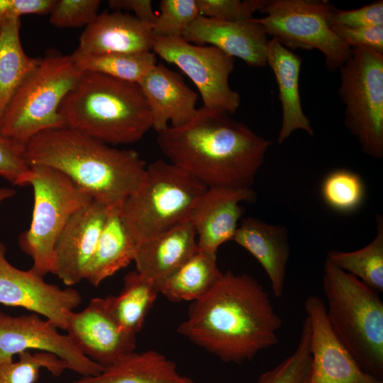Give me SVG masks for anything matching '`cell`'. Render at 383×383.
<instances>
[{"mask_svg":"<svg viewBox=\"0 0 383 383\" xmlns=\"http://www.w3.org/2000/svg\"><path fill=\"white\" fill-rule=\"evenodd\" d=\"M108 4L115 11H133L136 18L152 28L156 21L157 15L150 0H109Z\"/></svg>","mask_w":383,"mask_h":383,"instance_id":"60d3db41","label":"cell"},{"mask_svg":"<svg viewBox=\"0 0 383 383\" xmlns=\"http://www.w3.org/2000/svg\"><path fill=\"white\" fill-rule=\"evenodd\" d=\"M169 162L206 187L251 188L271 141L228 115L202 106L194 118L157 133Z\"/></svg>","mask_w":383,"mask_h":383,"instance_id":"7a4b0ae2","label":"cell"},{"mask_svg":"<svg viewBox=\"0 0 383 383\" xmlns=\"http://www.w3.org/2000/svg\"><path fill=\"white\" fill-rule=\"evenodd\" d=\"M377 233L372 240L355 251L330 250L326 260L355 276L377 291H383V218L376 216Z\"/></svg>","mask_w":383,"mask_h":383,"instance_id":"f1b7e54d","label":"cell"},{"mask_svg":"<svg viewBox=\"0 0 383 383\" xmlns=\"http://www.w3.org/2000/svg\"><path fill=\"white\" fill-rule=\"evenodd\" d=\"M265 0H196L201 16L229 21L252 18Z\"/></svg>","mask_w":383,"mask_h":383,"instance_id":"d590c367","label":"cell"},{"mask_svg":"<svg viewBox=\"0 0 383 383\" xmlns=\"http://www.w3.org/2000/svg\"><path fill=\"white\" fill-rule=\"evenodd\" d=\"M216 253L198 248L179 268L158 284L159 292L169 301H194L205 296L222 275Z\"/></svg>","mask_w":383,"mask_h":383,"instance_id":"484cf974","label":"cell"},{"mask_svg":"<svg viewBox=\"0 0 383 383\" xmlns=\"http://www.w3.org/2000/svg\"><path fill=\"white\" fill-rule=\"evenodd\" d=\"M233 240L249 252L267 274L275 297L284 294L290 256L289 234L284 226L253 217L241 218Z\"/></svg>","mask_w":383,"mask_h":383,"instance_id":"44dd1931","label":"cell"},{"mask_svg":"<svg viewBox=\"0 0 383 383\" xmlns=\"http://www.w3.org/2000/svg\"><path fill=\"white\" fill-rule=\"evenodd\" d=\"M255 198L252 188L207 187L189 220L195 230L198 248L216 253L219 246L233 240L244 211L240 204Z\"/></svg>","mask_w":383,"mask_h":383,"instance_id":"2e32d148","label":"cell"},{"mask_svg":"<svg viewBox=\"0 0 383 383\" xmlns=\"http://www.w3.org/2000/svg\"><path fill=\"white\" fill-rule=\"evenodd\" d=\"M137 246L123 223L120 209H109L84 279L93 286L99 285L133 262Z\"/></svg>","mask_w":383,"mask_h":383,"instance_id":"d4e9b609","label":"cell"},{"mask_svg":"<svg viewBox=\"0 0 383 383\" xmlns=\"http://www.w3.org/2000/svg\"><path fill=\"white\" fill-rule=\"evenodd\" d=\"M29 168L23 150L0 135V176L18 185Z\"/></svg>","mask_w":383,"mask_h":383,"instance_id":"ab89813d","label":"cell"},{"mask_svg":"<svg viewBox=\"0 0 383 383\" xmlns=\"http://www.w3.org/2000/svg\"><path fill=\"white\" fill-rule=\"evenodd\" d=\"M197 249L195 230L187 221L139 243L133 260L135 270L158 285Z\"/></svg>","mask_w":383,"mask_h":383,"instance_id":"7402d4cb","label":"cell"},{"mask_svg":"<svg viewBox=\"0 0 383 383\" xmlns=\"http://www.w3.org/2000/svg\"><path fill=\"white\" fill-rule=\"evenodd\" d=\"M82 301L80 293L46 282L31 268L23 270L6 257V247L0 241V304L21 307L45 317L59 329L67 327V314Z\"/></svg>","mask_w":383,"mask_h":383,"instance_id":"4fadbf2b","label":"cell"},{"mask_svg":"<svg viewBox=\"0 0 383 383\" xmlns=\"http://www.w3.org/2000/svg\"><path fill=\"white\" fill-rule=\"evenodd\" d=\"M338 95L345 106L344 123L367 155L383 157V54L351 48L340 67Z\"/></svg>","mask_w":383,"mask_h":383,"instance_id":"9c48e42d","label":"cell"},{"mask_svg":"<svg viewBox=\"0 0 383 383\" xmlns=\"http://www.w3.org/2000/svg\"><path fill=\"white\" fill-rule=\"evenodd\" d=\"M150 110L157 133L191 121L197 113L198 94L177 72L162 64L151 67L138 83Z\"/></svg>","mask_w":383,"mask_h":383,"instance_id":"d6986e66","label":"cell"},{"mask_svg":"<svg viewBox=\"0 0 383 383\" xmlns=\"http://www.w3.org/2000/svg\"><path fill=\"white\" fill-rule=\"evenodd\" d=\"M321 194L324 203L333 210L350 213L362 204L365 186L359 174L346 169H338L324 177Z\"/></svg>","mask_w":383,"mask_h":383,"instance_id":"4dcf8cb0","label":"cell"},{"mask_svg":"<svg viewBox=\"0 0 383 383\" xmlns=\"http://www.w3.org/2000/svg\"><path fill=\"white\" fill-rule=\"evenodd\" d=\"M331 23L350 28L383 26V1L379 0L353 10L335 8Z\"/></svg>","mask_w":383,"mask_h":383,"instance_id":"8d00e7d4","label":"cell"},{"mask_svg":"<svg viewBox=\"0 0 383 383\" xmlns=\"http://www.w3.org/2000/svg\"><path fill=\"white\" fill-rule=\"evenodd\" d=\"M182 38L203 45L209 44L251 67H265L267 35L253 18L240 21L218 20L199 16L186 29Z\"/></svg>","mask_w":383,"mask_h":383,"instance_id":"ac0fdd59","label":"cell"},{"mask_svg":"<svg viewBox=\"0 0 383 383\" xmlns=\"http://www.w3.org/2000/svg\"><path fill=\"white\" fill-rule=\"evenodd\" d=\"M18 356L16 361H0V383H35L41 369L56 377L68 369L63 360L50 353L26 351Z\"/></svg>","mask_w":383,"mask_h":383,"instance_id":"1f68e13d","label":"cell"},{"mask_svg":"<svg viewBox=\"0 0 383 383\" xmlns=\"http://www.w3.org/2000/svg\"><path fill=\"white\" fill-rule=\"evenodd\" d=\"M58 111L67 127L111 145L135 143L152 128L139 85L95 72H82Z\"/></svg>","mask_w":383,"mask_h":383,"instance_id":"277c9868","label":"cell"},{"mask_svg":"<svg viewBox=\"0 0 383 383\" xmlns=\"http://www.w3.org/2000/svg\"><path fill=\"white\" fill-rule=\"evenodd\" d=\"M21 20L7 25L0 33V118L13 95L38 67L41 57L28 56L20 38Z\"/></svg>","mask_w":383,"mask_h":383,"instance_id":"83f0119b","label":"cell"},{"mask_svg":"<svg viewBox=\"0 0 383 383\" xmlns=\"http://www.w3.org/2000/svg\"><path fill=\"white\" fill-rule=\"evenodd\" d=\"M301 62L302 60L298 55L277 40H268L266 62L275 76L282 104V125L277 138L279 144L284 143L296 130L304 131L311 136L314 134L301 102L299 80Z\"/></svg>","mask_w":383,"mask_h":383,"instance_id":"603a6c76","label":"cell"},{"mask_svg":"<svg viewBox=\"0 0 383 383\" xmlns=\"http://www.w3.org/2000/svg\"><path fill=\"white\" fill-rule=\"evenodd\" d=\"M152 40L151 26L127 13L106 11L85 27L74 52L99 55L152 51Z\"/></svg>","mask_w":383,"mask_h":383,"instance_id":"ffe728a7","label":"cell"},{"mask_svg":"<svg viewBox=\"0 0 383 383\" xmlns=\"http://www.w3.org/2000/svg\"><path fill=\"white\" fill-rule=\"evenodd\" d=\"M65 331L85 356L104 368L136 348V334L120 326L104 298H94L83 310L70 311Z\"/></svg>","mask_w":383,"mask_h":383,"instance_id":"9a60e30c","label":"cell"},{"mask_svg":"<svg viewBox=\"0 0 383 383\" xmlns=\"http://www.w3.org/2000/svg\"><path fill=\"white\" fill-rule=\"evenodd\" d=\"M18 186L33 190V209L28 229L18 238L22 251L33 260L31 269L41 276L54 273L55 246L70 218L93 199L61 172L30 166Z\"/></svg>","mask_w":383,"mask_h":383,"instance_id":"ba28073f","label":"cell"},{"mask_svg":"<svg viewBox=\"0 0 383 383\" xmlns=\"http://www.w3.org/2000/svg\"><path fill=\"white\" fill-rule=\"evenodd\" d=\"M331 27L350 48H369L383 54V26L350 28L331 23Z\"/></svg>","mask_w":383,"mask_h":383,"instance_id":"74e56055","label":"cell"},{"mask_svg":"<svg viewBox=\"0 0 383 383\" xmlns=\"http://www.w3.org/2000/svg\"><path fill=\"white\" fill-rule=\"evenodd\" d=\"M159 293L157 283L135 270L124 277L120 294L109 295L104 301L108 311L120 326L137 334Z\"/></svg>","mask_w":383,"mask_h":383,"instance_id":"4316f807","label":"cell"},{"mask_svg":"<svg viewBox=\"0 0 383 383\" xmlns=\"http://www.w3.org/2000/svg\"><path fill=\"white\" fill-rule=\"evenodd\" d=\"M304 307L310 323L311 370L306 383H383L365 372L340 340L319 296H308Z\"/></svg>","mask_w":383,"mask_h":383,"instance_id":"5bb4252c","label":"cell"},{"mask_svg":"<svg viewBox=\"0 0 383 383\" xmlns=\"http://www.w3.org/2000/svg\"><path fill=\"white\" fill-rule=\"evenodd\" d=\"M207 187L169 161L157 160L120 209L123 223L137 245L189 220Z\"/></svg>","mask_w":383,"mask_h":383,"instance_id":"52a82bcc","label":"cell"},{"mask_svg":"<svg viewBox=\"0 0 383 383\" xmlns=\"http://www.w3.org/2000/svg\"><path fill=\"white\" fill-rule=\"evenodd\" d=\"M334 9L325 0H265L259 11L266 16L253 20L289 50H319L327 70L333 72L351 55V48L332 29Z\"/></svg>","mask_w":383,"mask_h":383,"instance_id":"30bf717a","label":"cell"},{"mask_svg":"<svg viewBox=\"0 0 383 383\" xmlns=\"http://www.w3.org/2000/svg\"><path fill=\"white\" fill-rule=\"evenodd\" d=\"M109 209L92 200L68 221L55 246L54 274L67 286L84 279Z\"/></svg>","mask_w":383,"mask_h":383,"instance_id":"e0dca14e","label":"cell"},{"mask_svg":"<svg viewBox=\"0 0 383 383\" xmlns=\"http://www.w3.org/2000/svg\"><path fill=\"white\" fill-rule=\"evenodd\" d=\"M200 16L196 0H162L160 13L152 26L153 36H182Z\"/></svg>","mask_w":383,"mask_h":383,"instance_id":"836d02e7","label":"cell"},{"mask_svg":"<svg viewBox=\"0 0 383 383\" xmlns=\"http://www.w3.org/2000/svg\"><path fill=\"white\" fill-rule=\"evenodd\" d=\"M23 155L29 167L61 172L109 209H121L142 183L147 167L135 150L116 148L67 126L38 133Z\"/></svg>","mask_w":383,"mask_h":383,"instance_id":"3957f363","label":"cell"},{"mask_svg":"<svg viewBox=\"0 0 383 383\" xmlns=\"http://www.w3.org/2000/svg\"><path fill=\"white\" fill-rule=\"evenodd\" d=\"M282 325L262 284L248 274L227 271L192 301L177 331L225 362L242 363L275 345Z\"/></svg>","mask_w":383,"mask_h":383,"instance_id":"6da1fadb","label":"cell"},{"mask_svg":"<svg viewBox=\"0 0 383 383\" xmlns=\"http://www.w3.org/2000/svg\"><path fill=\"white\" fill-rule=\"evenodd\" d=\"M82 71L70 55L48 50L0 118V135L23 150L38 133L65 127L59 106Z\"/></svg>","mask_w":383,"mask_h":383,"instance_id":"8992f818","label":"cell"},{"mask_svg":"<svg viewBox=\"0 0 383 383\" xmlns=\"http://www.w3.org/2000/svg\"><path fill=\"white\" fill-rule=\"evenodd\" d=\"M72 55L82 72H95L137 84L157 64L156 55L152 51L99 55L73 52Z\"/></svg>","mask_w":383,"mask_h":383,"instance_id":"f546056e","label":"cell"},{"mask_svg":"<svg viewBox=\"0 0 383 383\" xmlns=\"http://www.w3.org/2000/svg\"><path fill=\"white\" fill-rule=\"evenodd\" d=\"M70 383H196L179 373L174 362L162 354L148 350L132 352L104 368L96 375Z\"/></svg>","mask_w":383,"mask_h":383,"instance_id":"cb8c5ba5","label":"cell"},{"mask_svg":"<svg viewBox=\"0 0 383 383\" xmlns=\"http://www.w3.org/2000/svg\"><path fill=\"white\" fill-rule=\"evenodd\" d=\"M99 0H55L50 23L57 28L87 26L97 16Z\"/></svg>","mask_w":383,"mask_h":383,"instance_id":"e575fe53","label":"cell"},{"mask_svg":"<svg viewBox=\"0 0 383 383\" xmlns=\"http://www.w3.org/2000/svg\"><path fill=\"white\" fill-rule=\"evenodd\" d=\"M152 50L167 62L176 65L192 80L204 107L228 116L237 111L240 96L229 85L233 57L214 46L195 45L182 36H153Z\"/></svg>","mask_w":383,"mask_h":383,"instance_id":"8fae6325","label":"cell"},{"mask_svg":"<svg viewBox=\"0 0 383 383\" xmlns=\"http://www.w3.org/2000/svg\"><path fill=\"white\" fill-rule=\"evenodd\" d=\"M310 323L306 316L293 353L274 368L262 373L256 383H306L311 364Z\"/></svg>","mask_w":383,"mask_h":383,"instance_id":"d6a6232c","label":"cell"},{"mask_svg":"<svg viewBox=\"0 0 383 383\" xmlns=\"http://www.w3.org/2000/svg\"><path fill=\"white\" fill-rule=\"evenodd\" d=\"M15 194V190L7 187L0 188V205L6 199L12 197Z\"/></svg>","mask_w":383,"mask_h":383,"instance_id":"b9f144b4","label":"cell"},{"mask_svg":"<svg viewBox=\"0 0 383 383\" xmlns=\"http://www.w3.org/2000/svg\"><path fill=\"white\" fill-rule=\"evenodd\" d=\"M38 314L13 316L0 311V361L30 351L46 352L63 360L68 370L82 377L96 375L104 367L85 356L67 334Z\"/></svg>","mask_w":383,"mask_h":383,"instance_id":"7c38bea8","label":"cell"},{"mask_svg":"<svg viewBox=\"0 0 383 383\" xmlns=\"http://www.w3.org/2000/svg\"><path fill=\"white\" fill-rule=\"evenodd\" d=\"M323 291L328 321L360 367L382 379L383 302L379 292L326 260Z\"/></svg>","mask_w":383,"mask_h":383,"instance_id":"5b68a950","label":"cell"},{"mask_svg":"<svg viewBox=\"0 0 383 383\" xmlns=\"http://www.w3.org/2000/svg\"><path fill=\"white\" fill-rule=\"evenodd\" d=\"M55 0H0V33L9 23L28 14L45 15L51 11Z\"/></svg>","mask_w":383,"mask_h":383,"instance_id":"f35d334b","label":"cell"}]
</instances>
